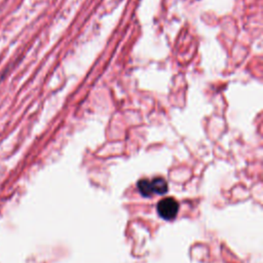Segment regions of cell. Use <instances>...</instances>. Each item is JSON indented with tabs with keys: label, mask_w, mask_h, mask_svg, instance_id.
<instances>
[{
	"label": "cell",
	"mask_w": 263,
	"mask_h": 263,
	"mask_svg": "<svg viewBox=\"0 0 263 263\" xmlns=\"http://www.w3.org/2000/svg\"><path fill=\"white\" fill-rule=\"evenodd\" d=\"M150 182H151V187H152L153 193L164 194L168 191V183L163 178H160V177L154 178Z\"/></svg>",
	"instance_id": "obj_2"
},
{
	"label": "cell",
	"mask_w": 263,
	"mask_h": 263,
	"mask_svg": "<svg viewBox=\"0 0 263 263\" xmlns=\"http://www.w3.org/2000/svg\"><path fill=\"white\" fill-rule=\"evenodd\" d=\"M179 212V204L173 197H166L157 204L158 215L166 220H173Z\"/></svg>",
	"instance_id": "obj_1"
},
{
	"label": "cell",
	"mask_w": 263,
	"mask_h": 263,
	"mask_svg": "<svg viewBox=\"0 0 263 263\" xmlns=\"http://www.w3.org/2000/svg\"><path fill=\"white\" fill-rule=\"evenodd\" d=\"M138 189H139L140 193H141L143 196L150 197V196L153 194L150 180H147V179L140 180V181L138 182Z\"/></svg>",
	"instance_id": "obj_3"
}]
</instances>
